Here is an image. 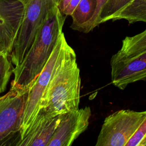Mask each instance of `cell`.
<instances>
[{
    "instance_id": "obj_1",
    "label": "cell",
    "mask_w": 146,
    "mask_h": 146,
    "mask_svg": "<svg viewBox=\"0 0 146 146\" xmlns=\"http://www.w3.org/2000/svg\"><path fill=\"white\" fill-rule=\"evenodd\" d=\"M66 15L58 2L49 10L35 38L21 63L13 68L11 87L30 88L50 57L62 33Z\"/></svg>"
},
{
    "instance_id": "obj_2",
    "label": "cell",
    "mask_w": 146,
    "mask_h": 146,
    "mask_svg": "<svg viewBox=\"0 0 146 146\" xmlns=\"http://www.w3.org/2000/svg\"><path fill=\"white\" fill-rule=\"evenodd\" d=\"M81 79L74 50L68 44L43 97L40 110L56 116L79 109Z\"/></svg>"
},
{
    "instance_id": "obj_3",
    "label": "cell",
    "mask_w": 146,
    "mask_h": 146,
    "mask_svg": "<svg viewBox=\"0 0 146 146\" xmlns=\"http://www.w3.org/2000/svg\"><path fill=\"white\" fill-rule=\"evenodd\" d=\"M23 15L10 55L15 67L18 66L31 47L52 6L58 0H23Z\"/></svg>"
},
{
    "instance_id": "obj_4",
    "label": "cell",
    "mask_w": 146,
    "mask_h": 146,
    "mask_svg": "<svg viewBox=\"0 0 146 146\" xmlns=\"http://www.w3.org/2000/svg\"><path fill=\"white\" fill-rule=\"evenodd\" d=\"M67 44L62 32L48 61L30 88L21 127V140L25 136L40 110L41 102L54 70L62 57Z\"/></svg>"
},
{
    "instance_id": "obj_5",
    "label": "cell",
    "mask_w": 146,
    "mask_h": 146,
    "mask_svg": "<svg viewBox=\"0 0 146 146\" xmlns=\"http://www.w3.org/2000/svg\"><path fill=\"white\" fill-rule=\"evenodd\" d=\"M30 88L10 87L0 97V146L16 145Z\"/></svg>"
},
{
    "instance_id": "obj_6",
    "label": "cell",
    "mask_w": 146,
    "mask_h": 146,
    "mask_svg": "<svg viewBox=\"0 0 146 146\" xmlns=\"http://www.w3.org/2000/svg\"><path fill=\"white\" fill-rule=\"evenodd\" d=\"M146 117V110H121L107 116L96 146H126Z\"/></svg>"
},
{
    "instance_id": "obj_7",
    "label": "cell",
    "mask_w": 146,
    "mask_h": 146,
    "mask_svg": "<svg viewBox=\"0 0 146 146\" xmlns=\"http://www.w3.org/2000/svg\"><path fill=\"white\" fill-rule=\"evenodd\" d=\"M91 110L90 107L60 115L57 128L47 146H70L87 128Z\"/></svg>"
},
{
    "instance_id": "obj_8",
    "label": "cell",
    "mask_w": 146,
    "mask_h": 146,
    "mask_svg": "<svg viewBox=\"0 0 146 146\" xmlns=\"http://www.w3.org/2000/svg\"><path fill=\"white\" fill-rule=\"evenodd\" d=\"M23 0H0V52L10 56L22 22Z\"/></svg>"
},
{
    "instance_id": "obj_9",
    "label": "cell",
    "mask_w": 146,
    "mask_h": 146,
    "mask_svg": "<svg viewBox=\"0 0 146 146\" xmlns=\"http://www.w3.org/2000/svg\"><path fill=\"white\" fill-rule=\"evenodd\" d=\"M111 82L124 90L129 84L146 79V51L132 57L111 59Z\"/></svg>"
},
{
    "instance_id": "obj_10",
    "label": "cell",
    "mask_w": 146,
    "mask_h": 146,
    "mask_svg": "<svg viewBox=\"0 0 146 146\" xmlns=\"http://www.w3.org/2000/svg\"><path fill=\"white\" fill-rule=\"evenodd\" d=\"M60 119V115L50 116L40 110L25 136L17 146H47Z\"/></svg>"
},
{
    "instance_id": "obj_11",
    "label": "cell",
    "mask_w": 146,
    "mask_h": 146,
    "mask_svg": "<svg viewBox=\"0 0 146 146\" xmlns=\"http://www.w3.org/2000/svg\"><path fill=\"white\" fill-rule=\"evenodd\" d=\"M126 20L129 23H146V0H131L110 17L108 21Z\"/></svg>"
},
{
    "instance_id": "obj_12",
    "label": "cell",
    "mask_w": 146,
    "mask_h": 146,
    "mask_svg": "<svg viewBox=\"0 0 146 146\" xmlns=\"http://www.w3.org/2000/svg\"><path fill=\"white\" fill-rule=\"evenodd\" d=\"M146 51V29L132 36H127L122 40L120 49L111 59H119L137 55Z\"/></svg>"
},
{
    "instance_id": "obj_13",
    "label": "cell",
    "mask_w": 146,
    "mask_h": 146,
    "mask_svg": "<svg viewBox=\"0 0 146 146\" xmlns=\"http://www.w3.org/2000/svg\"><path fill=\"white\" fill-rule=\"evenodd\" d=\"M96 0H80L71 15V28L82 32L92 18L96 9Z\"/></svg>"
},
{
    "instance_id": "obj_14",
    "label": "cell",
    "mask_w": 146,
    "mask_h": 146,
    "mask_svg": "<svg viewBox=\"0 0 146 146\" xmlns=\"http://www.w3.org/2000/svg\"><path fill=\"white\" fill-rule=\"evenodd\" d=\"M11 63L10 56L0 52V94L5 91L13 73V67Z\"/></svg>"
},
{
    "instance_id": "obj_15",
    "label": "cell",
    "mask_w": 146,
    "mask_h": 146,
    "mask_svg": "<svg viewBox=\"0 0 146 146\" xmlns=\"http://www.w3.org/2000/svg\"><path fill=\"white\" fill-rule=\"evenodd\" d=\"M131 0H108L104 6L102 15L101 23L108 21L109 18Z\"/></svg>"
},
{
    "instance_id": "obj_16",
    "label": "cell",
    "mask_w": 146,
    "mask_h": 146,
    "mask_svg": "<svg viewBox=\"0 0 146 146\" xmlns=\"http://www.w3.org/2000/svg\"><path fill=\"white\" fill-rule=\"evenodd\" d=\"M107 1L108 0H96V6L95 13L91 19L84 27L82 32L88 33L101 24V15L103 8Z\"/></svg>"
},
{
    "instance_id": "obj_17",
    "label": "cell",
    "mask_w": 146,
    "mask_h": 146,
    "mask_svg": "<svg viewBox=\"0 0 146 146\" xmlns=\"http://www.w3.org/2000/svg\"><path fill=\"white\" fill-rule=\"evenodd\" d=\"M146 142V117L126 146H144Z\"/></svg>"
},
{
    "instance_id": "obj_18",
    "label": "cell",
    "mask_w": 146,
    "mask_h": 146,
    "mask_svg": "<svg viewBox=\"0 0 146 146\" xmlns=\"http://www.w3.org/2000/svg\"><path fill=\"white\" fill-rule=\"evenodd\" d=\"M80 1V0H70L69 3L62 14L66 16H71L74 9L76 8Z\"/></svg>"
},
{
    "instance_id": "obj_19",
    "label": "cell",
    "mask_w": 146,
    "mask_h": 146,
    "mask_svg": "<svg viewBox=\"0 0 146 146\" xmlns=\"http://www.w3.org/2000/svg\"><path fill=\"white\" fill-rule=\"evenodd\" d=\"M70 1V0H58V6L59 9L60 10L62 13L64 11V10L66 8L67 6L69 3Z\"/></svg>"
},
{
    "instance_id": "obj_20",
    "label": "cell",
    "mask_w": 146,
    "mask_h": 146,
    "mask_svg": "<svg viewBox=\"0 0 146 146\" xmlns=\"http://www.w3.org/2000/svg\"><path fill=\"white\" fill-rule=\"evenodd\" d=\"M144 146H146V142H145V144H144Z\"/></svg>"
},
{
    "instance_id": "obj_21",
    "label": "cell",
    "mask_w": 146,
    "mask_h": 146,
    "mask_svg": "<svg viewBox=\"0 0 146 146\" xmlns=\"http://www.w3.org/2000/svg\"><path fill=\"white\" fill-rule=\"evenodd\" d=\"M0 97H1V96H0Z\"/></svg>"
}]
</instances>
